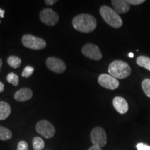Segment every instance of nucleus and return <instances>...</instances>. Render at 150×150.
Masks as SVG:
<instances>
[{"label": "nucleus", "instance_id": "nucleus-1", "mask_svg": "<svg viewBox=\"0 0 150 150\" xmlns=\"http://www.w3.org/2000/svg\"><path fill=\"white\" fill-rule=\"evenodd\" d=\"M72 25L76 31L82 33H91L97 27L95 18L89 14H79L72 20Z\"/></svg>", "mask_w": 150, "mask_h": 150}, {"label": "nucleus", "instance_id": "nucleus-2", "mask_svg": "<svg viewBox=\"0 0 150 150\" xmlns=\"http://www.w3.org/2000/svg\"><path fill=\"white\" fill-rule=\"evenodd\" d=\"M108 72L110 75L117 79H123L131 74V69L126 62L121 60H115L108 65Z\"/></svg>", "mask_w": 150, "mask_h": 150}, {"label": "nucleus", "instance_id": "nucleus-3", "mask_svg": "<svg viewBox=\"0 0 150 150\" xmlns=\"http://www.w3.org/2000/svg\"><path fill=\"white\" fill-rule=\"evenodd\" d=\"M99 13L104 20L105 22L110 27L118 29L120 28L123 24V22L120 16L116 11L108 6H102L99 9Z\"/></svg>", "mask_w": 150, "mask_h": 150}, {"label": "nucleus", "instance_id": "nucleus-4", "mask_svg": "<svg viewBox=\"0 0 150 150\" xmlns=\"http://www.w3.org/2000/svg\"><path fill=\"white\" fill-rule=\"evenodd\" d=\"M22 42L25 47L34 50H40L47 46L45 40L31 34H25L22 38Z\"/></svg>", "mask_w": 150, "mask_h": 150}, {"label": "nucleus", "instance_id": "nucleus-5", "mask_svg": "<svg viewBox=\"0 0 150 150\" xmlns=\"http://www.w3.org/2000/svg\"><path fill=\"white\" fill-rule=\"evenodd\" d=\"M91 140L94 146L104 147L107 142L106 131L100 127H95L91 132Z\"/></svg>", "mask_w": 150, "mask_h": 150}, {"label": "nucleus", "instance_id": "nucleus-6", "mask_svg": "<svg viewBox=\"0 0 150 150\" xmlns=\"http://www.w3.org/2000/svg\"><path fill=\"white\" fill-rule=\"evenodd\" d=\"M37 132L45 138H51L55 134V128L51 122L45 120L38 122L35 125Z\"/></svg>", "mask_w": 150, "mask_h": 150}, {"label": "nucleus", "instance_id": "nucleus-7", "mask_svg": "<svg viewBox=\"0 0 150 150\" xmlns=\"http://www.w3.org/2000/svg\"><path fill=\"white\" fill-rule=\"evenodd\" d=\"M39 16L41 22L47 26H54L59 20V15L51 8L42 9Z\"/></svg>", "mask_w": 150, "mask_h": 150}, {"label": "nucleus", "instance_id": "nucleus-8", "mask_svg": "<svg viewBox=\"0 0 150 150\" xmlns=\"http://www.w3.org/2000/svg\"><path fill=\"white\" fill-rule=\"evenodd\" d=\"M81 52L86 57L90 59L99 61L102 59V54L99 48L96 45H94L93 43H87L83 45Z\"/></svg>", "mask_w": 150, "mask_h": 150}, {"label": "nucleus", "instance_id": "nucleus-9", "mask_svg": "<svg viewBox=\"0 0 150 150\" xmlns=\"http://www.w3.org/2000/svg\"><path fill=\"white\" fill-rule=\"evenodd\" d=\"M98 83L102 87L108 90H115L120 86V82L117 79L110 74H102L98 77Z\"/></svg>", "mask_w": 150, "mask_h": 150}, {"label": "nucleus", "instance_id": "nucleus-10", "mask_svg": "<svg viewBox=\"0 0 150 150\" xmlns=\"http://www.w3.org/2000/svg\"><path fill=\"white\" fill-rule=\"evenodd\" d=\"M46 65L50 70L55 73H58V74H61L66 70V65H65L64 61L59 58L54 57V56L47 59Z\"/></svg>", "mask_w": 150, "mask_h": 150}, {"label": "nucleus", "instance_id": "nucleus-11", "mask_svg": "<svg viewBox=\"0 0 150 150\" xmlns=\"http://www.w3.org/2000/svg\"><path fill=\"white\" fill-rule=\"evenodd\" d=\"M112 105L120 114L127 113L129 110V104L127 100L122 97H115L112 100Z\"/></svg>", "mask_w": 150, "mask_h": 150}, {"label": "nucleus", "instance_id": "nucleus-12", "mask_svg": "<svg viewBox=\"0 0 150 150\" xmlns=\"http://www.w3.org/2000/svg\"><path fill=\"white\" fill-rule=\"evenodd\" d=\"M111 4L117 13L125 14L130 10V4L128 0H112Z\"/></svg>", "mask_w": 150, "mask_h": 150}, {"label": "nucleus", "instance_id": "nucleus-13", "mask_svg": "<svg viewBox=\"0 0 150 150\" xmlns=\"http://www.w3.org/2000/svg\"><path fill=\"white\" fill-rule=\"evenodd\" d=\"M33 96V92L30 88H23L18 90L15 93L14 98L18 102H26L31 99Z\"/></svg>", "mask_w": 150, "mask_h": 150}, {"label": "nucleus", "instance_id": "nucleus-14", "mask_svg": "<svg viewBox=\"0 0 150 150\" xmlns=\"http://www.w3.org/2000/svg\"><path fill=\"white\" fill-rule=\"evenodd\" d=\"M11 112L10 104L6 102H0V120H4L8 118Z\"/></svg>", "mask_w": 150, "mask_h": 150}, {"label": "nucleus", "instance_id": "nucleus-15", "mask_svg": "<svg viewBox=\"0 0 150 150\" xmlns=\"http://www.w3.org/2000/svg\"><path fill=\"white\" fill-rule=\"evenodd\" d=\"M136 63L139 66L150 71V58L145 56H140L136 59Z\"/></svg>", "mask_w": 150, "mask_h": 150}, {"label": "nucleus", "instance_id": "nucleus-16", "mask_svg": "<svg viewBox=\"0 0 150 150\" xmlns=\"http://www.w3.org/2000/svg\"><path fill=\"white\" fill-rule=\"evenodd\" d=\"M12 132L10 129L0 125V140H8L12 138Z\"/></svg>", "mask_w": 150, "mask_h": 150}, {"label": "nucleus", "instance_id": "nucleus-17", "mask_svg": "<svg viewBox=\"0 0 150 150\" xmlns=\"http://www.w3.org/2000/svg\"><path fill=\"white\" fill-rule=\"evenodd\" d=\"M7 63L13 68H18L21 65L22 61L16 56H10L7 59Z\"/></svg>", "mask_w": 150, "mask_h": 150}, {"label": "nucleus", "instance_id": "nucleus-18", "mask_svg": "<svg viewBox=\"0 0 150 150\" xmlns=\"http://www.w3.org/2000/svg\"><path fill=\"white\" fill-rule=\"evenodd\" d=\"M33 147L34 150H42L45 147V142L40 137H34L32 140Z\"/></svg>", "mask_w": 150, "mask_h": 150}, {"label": "nucleus", "instance_id": "nucleus-19", "mask_svg": "<svg viewBox=\"0 0 150 150\" xmlns=\"http://www.w3.org/2000/svg\"><path fill=\"white\" fill-rule=\"evenodd\" d=\"M6 80L8 83H10L15 86H17L19 84V77L14 72H11L7 75Z\"/></svg>", "mask_w": 150, "mask_h": 150}, {"label": "nucleus", "instance_id": "nucleus-20", "mask_svg": "<svg viewBox=\"0 0 150 150\" xmlns=\"http://www.w3.org/2000/svg\"><path fill=\"white\" fill-rule=\"evenodd\" d=\"M142 89L145 95L150 98V79H145L142 81Z\"/></svg>", "mask_w": 150, "mask_h": 150}, {"label": "nucleus", "instance_id": "nucleus-21", "mask_svg": "<svg viewBox=\"0 0 150 150\" xmlns=\"http://www.w3.org/2000/svg\"><path fill=\"white\" fill-rule=\"evenodd\" d=\"M33 71H34V68H33L32 66L28 65V66L24 67L23 72L22 73V76H23V77L29 78V76H31V75H32Z\"/></svg>", "mask_w": 150, "mask_h": 150}, {"label": "nucleus", "instance_id": "nucleus-22", "mask_svg": "<svg viewBox=\"0 0 150 150\" xmlns=\"http://www.w3.org/2000/svg\"><path fill=\"white\" fill-rule=\"evenodd\" d=\"M29 149V146H28V143L26 141L24 140H21L18 142V147H17V150H28Z\"/></svg>", "mask_w": 150, "mask_h": 150}, {"label": "nucleus", "instance_id": "nucleus-23", "mask_svg": "<svg viewBox=\"0 0 150 150\" xmlns=\"http://www.w3.org/2000/svg\"><path fill=\"white\" fill-rule=\"evenodd\" d=\"M136 148L138 150H150V146L147 145V144L140 142L136 145Z\"/></svg>", "mask_w": 150, "mask_h": 150}, {"label": "nucleus", "instance_id": "nucleus-24", "mask_svg": "<svg viewBox=\"0 0 150 150\" xmlns=\"http://www.w3.org/2000/svg\"><path fill=\"white\" fill-rule=\"evenodd\" d=\"M129 3L132 5H134V6H137V5H140L141 4L145 2V0H128Z\"/></svg>", "mask_w": 150, "mask_h": 150}, {"label": "nucleus", "instance_id": "nucleus-25", "mask_svg": "<svg viewBox=\"0 0 150 150\" xmlns=\"http://www.w3.org/2000/svg\"><path fill=\"white\" fill-rule=\"evenodd\" d=\"M57 1H58L57 0H45V2L46 3V4L52 6V5H54V4L57 2Z\"/></svg>", "mask_w": 150, "mask_h": 150}, {"label": "nucleus", "instance_id": "nucleus-26", "mask_svg": "<svg viewBox=\"0 0 150 150\" xmlns=\"http://www.w3.org/2000/svg\"><path fill=\"white\" fill-rule=\"evenodd\" d=\"M88 150H102V149H101L100 147H97V146H94V145H93L91 147L89 148Z\"/></svg>", "mask_w": 150, "mask_h": 150}, {"label": "nucleus", "instance_id": "nucleus-27", "mask_svg": "<svg viewBox=\"0 0 150 150\" xmlns=\"http://www.w3.org/2000/svg\"><path fill=\"white\" fill-rule=\"evenodd\" d=\"M4 91V85L1 81H0V93H2Z\"/></svg>", "mask_w": 150, "mask_h": 150}, {"label": "nucleus", "instance_id": "nucleus-28", "mask_svg": "<svg viewBox=\"0 0 150 150\" xmlns=\"http://www.w3.org/2000/svg\"><path fill=\"white\" fill-rule=\"evenodd\" d=\"M4 13H5V11L3 10V9L0 8V18H3L4 17Z\"/></svg>", "mask_w": 150, "mask_h": 150}, {"label": "nucleus", "instance_id": "nucleus-29", "mask_svg": "<svg viewBox=\"0 0 150 150\" xmlns=\"http://www.w3.org/2000/svg\"><path fill=\"white\" fill-rule=\"evenodd\" d=\"M129 57H130V58H133L134 56V54L132 53V52H130V53L129 54Z\"/></svg>", "mask_w": 150, "mask_h": 150}, {"label": "nucleus", "instance_id": "nucleus-30", "mask_svg": "<svg viewBox=\"0 0 150 150\" xmlns=\"http://www.w3.org/2000/svg\"><path fill=\"white\" fill-rule=\"evenodd\" d=\"M1 66H2V60L0 59V72H1Z\"/></svg>", "mask_w": 150, "mask_h": 150}, {"label": "nucleus", "instance_id": "nucleus-31", "mask_svg": "<svg viewBox=\"0 0 150 150\" xmlns=\"http://www.w3.org/2000/svg\"><path fill=\"white\" fill-rule=\"evenodd\" d=\"M0 23H1V20H0Z\"/></svg>", "mask_w": 150, "mask_h": 150}]
</instances>
